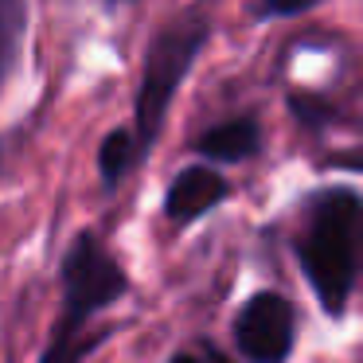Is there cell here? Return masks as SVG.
<instances>
[{
	"instance_id": "9c48e42d",
	"label": "cell",
	"mask_w": 363,
	"mask_h": 363,
	"mask_svg": "<svg viewBox=\"0 0 363 363\" xmlns=\"http://www.w3.org/2000/svg\"><path fill=\"white\" fill-rule=\"evenodd\" d=\"M293 110H297V118L305 121V125H320V121L328 118V106L313 102L308 94H293Z\"/></svg>"
},
{
	"instance_id": "8992f818",
	"label": "cell",
	"mask_w": 363,
	"mask_h": 363,
	"mask_svg": "<svg viewBox=\"0 0 363 363\" xmlns=\"http://www.w3.org/2000/svg\"><path fill=\"white\" fill-rule=\"evenodd\" d=\"M258 149H262V133H258V125H254V118L223 121V125L207 129L196 141V152L199 157H211V160H246Z\"/></svg>"
},
{
	"instance_id": "ba28073f",
	"label": "cell",
	"mask_w": 363,
	"mask_h": 363,
	"mask_svg": "<svg viewBox=\"0 0 363 363\" xmlns=\"http://www.w3.org/2000/svg\"><path fill=\"white\" fill-rule=\"evenodd\" d=\"M20 24H24V9L12 4V0H0V79L9 74V63H12V55H16Z\"/></svg>"
},
{
	"instance_id": "6da1fadb",
	"label": "cell",
	"mask_w": 363,
	"mask_h": 363,
	"mask_svg": "<svg viewBox=\"0 0 363 363\" xmlns=\"http://www.w3.org/2000/svg\"><path fill=\"white\" fill-rule=\"evenodd\" d=\"M355 250H359V196L347 188L316 196L308 207V227L297 242V262L328 316H344L347 308L359 258Z\"/></svg>"
},
{
	"instance_id": "7a4b0ae2",
	"label": "cell",
	"mask_w": 363,
	"mask_h": 363,
	"mask_svg": "<svg viewBox=\"0 0 363 363\" xmlns=\"http://www.w3.org/2000/svg\"><path fill=\"white\" fill-rule=\"evenodd\" d=\"M125 293V269L102 250L94 235L82 230L63 262V313L51 328L48 352L40 363H79L102 336H82L86 320L98 308L113 305Z\"/></svg>"
},
{
	"instance_id": "5b68a950",
	"label": "cell",
	"mask_w": 363,
	"mask_h": 363,
	"mask_svg": "<svg viewBox=\"0 0 363 363\" xmlns=\"http://www.w3.org/2000/svg\"><path fill=\"white\" fill-rule=\"evenodd\" d=\"M223 199H227V180H223L219 172H211L207 164H191V168H184V172L172 180V188H168L164 215L184 227V223L199 219V215L211 211L215 203H223Z\"/></svg>"
},
{
	"instance_id": "3957f363",
	"label": "cell",
	"mask_w": 363,
	"mask_h": 363,
	"mask_svg": "<svg viewBox=\"0 0 363 363\" xmlns=\"http://www.w3.org/2000/svg\"><path fill=\"white\" fill-rule=\"evenodd\" d=\"M207 35H211V24H207L203 12H184L180 20L164 24L152 35L149 51H145L141 94H137V137H133L137 157L157 141L176 86L191 71V63H196L199 48L207 43Z\"/></svg>"
},
{
	"instance_id": "52a82bcc",
	"label": "cell",
	"mask_w": 363,
	"mask_h": 363,
	"mask_svg": "<svg viewBox=\"0 0 363 363\" xmlns=\"http://www.w3.org/2000/svg\"><path fill=\"white\" fill-rule=\"evenodd\" d=\"M133 160H137V145H133V133H125V129H113L110 137L102 141V152H98V168H102V180L110 184H118L121 176L133 168Z\"/></svg>"
},
{
	"instance_id": "8fae6325",
	"label": "cell",
	"mask_w": 363,
	"mask_h": 363,
	"mask_svg": "<svg viewBox=\"0 0 363 363\" xmlns=\"http://www.w3.org/2000/svg\"><path fill=\"white\" fill-rule=\"evenodd\" d=\"M168 363H203V359H196V355H172Z\"/></svg>"
},
{
	"instance_id": "277c9868",
	"label": "cell",
	"mask_w": 363,
	"mask_h": 363,
	"mask_svg": "<svg viewBox=\"0 0 363 363\" xmlns=\"http://www.w3.org/2000/svg\"><path fill=\"white\" fill-rule=\"evenodd\" d=\"M297 340V313L281 293H254L235 316V347L250 363H285Z\"/></svg>"
},
{
	"instance_id": "30bf717a",
	"label": "cell",
	"mask_w": 363,
	"mask_h": 363,
	"mask_svg": "<svg viewBox=\"0 0 363 363\" xmlns=\"http://www.w3.org/2000/svg\"><path fill=\"white\" fill-rule=\"evenodd\" d=\"M305 9H308L305 0H293V4H262L258 16L262 20H269V16H297V12H305Z\"/></svg>"
}]
</instances>
